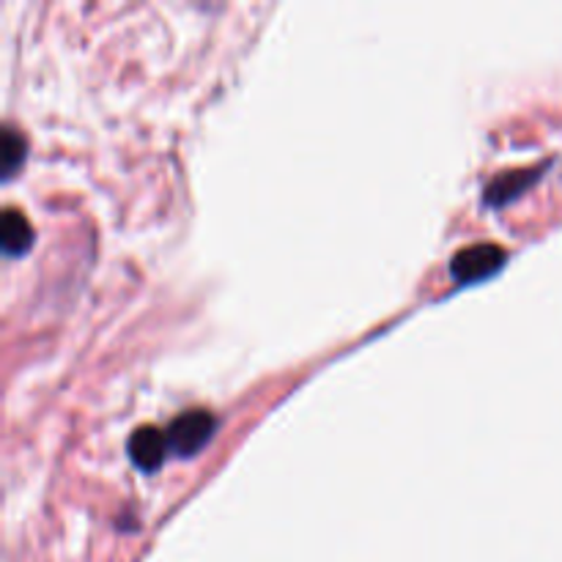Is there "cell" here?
<instances>
[{"label":"cell","mask_w":562,"mask_h":562,"mask_svg":"<svg viewBox=\"0 0 562 562\" xmlns=\"http://www.w3.org/2000/svg\"><path fill=\"white\" fill-rule=\"evenodd\" d=\"M217 431V420H214L212 412L206 409H190L184 415L176 417L168 428V442L170 450L181 459H190V456L201 453L209 445L212 434Z\"/></svg>","instance_id":"6da1fadb"},{"label":"cell","mask_w":562,"mask_h":562,"mask_svg":"<svg viewBox=\"0 0 562 562\" xmlns=\"http://www.w3.org/2000/svg\"><path fill=\"white\" fill-rule=\"evenodd\" d=\"M503 263H505L503 247L488 245L486 241V245H472V247H464L461 252H456L453 261H450V274H453L456 283L467 285L494 274Z\"/></svg>","instance_id":"7a4b0ae2"},{"label":"cell","mask_w":562,"mask_h":562,"mask_svg":"<svg viewBox=\"0 0 562 562\" xmlns=\"http://www.w3.org/2000/svg\"><path fill=\"white\" fill-rule=\"evenodd\" d=\"M168 450H170L168 434H162L154 426L137 428L130 439V459L135 461V467H140L143 472L159 470L165 456H168Z\"/></svg>","instance_id":"3957f363"},{"label":"cell","mask_w":562,"mask_h":562,"mask_svg":"<svg viewBox=\"0 0 562 562\" xmlns=\"http://www.w3.org/2000/svg\"><path fill=\"white\" fill-rule=\"evenodd\" d=\"M0 241H3L5 256H22L33 245V228L27 217L16 209H5L3 223H0Z\"/></svg>","instance_id":"277c9868"},{"label":"cell","mask_w":562,"mask_h":562,"mask_svg":"<svg viewBox=\"0 0 562 562\" xmlns=\"http://www.w3.org/2000/svg\"><path fill=\"white\" fill-rule=\"evenodd\" d=\"M536 179V170H519V173H508V176H499L488 184L486 190V203H505V201H514L521 190H525L530 181Z\"/></svg>","instance_id":"5b68a950"},{"label":"cell","mask_w":562,"mask_h":562,"mask_svg":"<svg viewBox=\"0 0 562 562\" xmlns=\"http://www.w3.org/2000/svg\"><path fill=\"white\" fill-rule=\"evenodd\" d=\"M0 151H3V165H0L3 179H11L22 168V162H25V140H22V135H16V130L9 126L3 132V140H0Z\"/></svg>","instance_id":"8992f818"}]
</instances>
